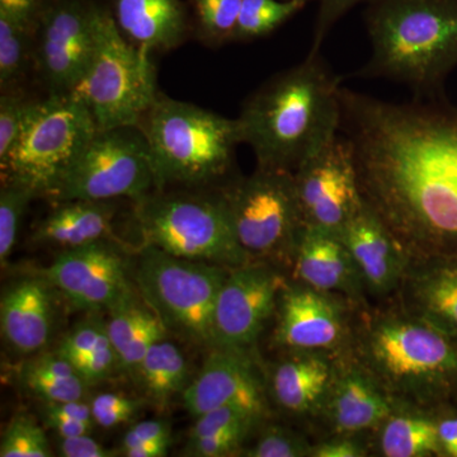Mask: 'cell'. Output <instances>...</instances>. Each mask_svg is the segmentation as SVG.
<instances>
[{
  "label": "cell",
  "mask_w": 457,
  "mask_h": 457,
  "mask_svg": "<svg viewBox=\"0 0 457 457\" xmlns=\"http://www.w3.org/2000/svg\"><path fill=\"white\" fill-rule=\"evenodd\" d=\"M363 200L411 260L457 255V108L444 99L395 104L342 88Z\"/></svg>",
  "instance_id": "6da1fadb"
},
{
  "label": "cell",
  "mask_w": 457,
  "mask_h": 457,
  "mask_svg": "<svg viewBox=\"0 0 457 457\" xmlns=\"http://www.w3.org/2000/svg\"><path fill=\"white\" fill-rule=\"evenodd\" d=\"M341 78L320 53L270 78L242 108V144L257 167L294 171L341 132Z\"/></svg>",
  "instance_id": "7a4b0ae2"
},
{
  "label": "cell",
  "mask_w": 457,
  "mask_h": 457,
  "mask_svg": "<svg viewBox=\"0 0 457 457\" xmlns=\"http://www.w3.org/2000/svg\"><path fill=\"white\" fill-rule=\"evenodd\" d=\"M347 353L396 404L433 409L457 399V343L402 306L363 315Z\"/></svg>",
  "instance_id": "3957f363"
},
{
  "label": "cell",
  "mask_w": 457,
  "mask_h": 457,
  "mask_svg": "<svg viewBox=\"0 0 457 457\" xmlns=\"http://www.w3.org/2000/svg\"><path fill=\"white\" fill-rule=\"evenodd\" d=\"M365 26L371 55L360 77L403 84L416 99H444L457 68V0H372Z\"/></svg>",
  "instance_id": "277c9868"
},
{
  "label": "cell",
  "mask_w": 457,
  "mask_h": 457,
  "mask_svg": "<svg viewBox=\"0 0 457 457\" xmlns=\"http://www.w3.org/2000/svg\"><path fill=\"white\" fill-rule=\"evenodd\" d=\"M139 128L149 144L158 189L218 183L242 144L237 119L161 95Z\"/></svg>",
  "instance_id": "5b68a950"
},
{
  "label": "cell",
  "mask_w": 457,
  "mask_h": 457,
  "mask_svg": "<svg viewBox=\"0 0 457 457\" xmlns=\"http://www.w3.org/2000/svg\"><path fill=\"white\" fill-rule=\"evenodd\" d=\"M137 203L135 219L143 245L227 269L253 262L237 242L220 189L215 194L156 189Z\"/></svg>",
  "instance_id": "8992f818"
},
{
  "label": "cell",
  "mask_w": 457,
  "mask_h": 457,
  "mask_svg": "<svg viewBox=\"0 0 457 457\" xmlns=\"http://www.w3.org/2000/svg\"><path fill=\"white\" fill-rule=\"evenodd\" d=\"M69 95L88 110L98 130L139 126L159 97L149 51L131 44L106 11L98 8L95 53Z\"/></svg>",
  "instance_id": "52a82bcc"
},
{
  "label": "cell",
  "mask_w": 457,
  "mask_h": 457,
  "mask_svg": "<svg viewBox=\"0 0 457 457\" xmlns=\"http://www.w3.org/2000/svg\"><path fill=\"white\" fill-rule=\"evenodd\" d=\"M228 270L141 245L132 275L168 333L210 350L216 302Z\"/></svg>",
  "instance_id": "ba28073f"
},
{
  "label": "cell",
  "mask_w": 457,
  "mask_h": 457,
  "mask_svg": "<svg viewBox=\"0 0 457 457\" xmlns=\"http://www.w3.org/2000/svg\"><path fill=\"white\" fill-rule=\"evenodd\" d=\"M220 189L237 242L253 262L291 266L305 222L293 171L257 167Z\"/></svg>",
  "instance_id": "9c48e42d"
},
{
  "label": "cell",
  "mask_w": 457,
  "mask_h": 457,
  "mask_svg": "<svg viewBox=\"0 0 457 457\" xmlns=\"http://www.w3.org/2000/svg\"><path fill=\"white\" fill-rule=\"evenodd\" d=\"M97 131L88 110L71 95L31 102L17 143L0 163L2 180L46 197Z\"/></svg>",
  "instance_id": "30bf717a"
},
{
  "label": "cell",
  "mask_w": 457,
  "mask_h": 457,
  "mask_svg": "<svg viewBox=\"0 0 457 457\" xmlns=\"http://www.w3.org/2000/svg\"><path fill=\"white\" fill-rule=\"evenodd\" d=\"M158 189L152 155L139 126L98 130L46 198L139 201Z\"/></svg>",
  "instance_id": "8fae6325"
},
{
  "label": "cell",
  "mask_w": 457,
  "mask_h": 457,
  "mask_svg": "<svg viewBox=\"0 0 457 457\" xmlns=\"http://www.w3.org/2000/svg\"><path fill=\"white\" fill-rule=\"evenodd\" d=\"M286 284L278 267L264 262L228 270L216 302L212 348L251 352L275 317Z\"/></svg>",
  "instance_id": "7c38bea8"
},
{
  "label": "cell",
  "mask_w": 457,
  "mask_h": 457,
  "mask_svg": "<svg viewBox=\"0 0 457 457\" xmlns=\"http://www.w3.org/2000/svg\"><path fill=\"white\" fill-rule=\"evenodd\" d=\"M306 228L339 233L363 200L350 141L338 135L294 171Z\"/></svg>",
  "instance_id": "4fadbf2b"
},
{
  "label": "cell",
  "mask_w": 457,
  "mask_h": 457,
  "mask_svg": "<svg viewBox=\"0 0 457 457\" xmlns=\"http://www.w3.org/2000/svg\"><path fill=\"white\" fill-rule=\"evenodd\" d=\"M354 303L300 282L287 281L276 312L273 342L284 351H312L343 356L350 350Z\"/></svg>",
  "instance_id": "5bb4252c"
},
{
  "label": "cell",
  "mask_w": 457,
  "mask_h": 457,
  "mask_svg": "<svg viewBox=\"0 0 457 457\" xmlns=\"http://www.w3.org/2000/svg\"><path fill=\"white\" fill-rule=\"evenodd\" d=\"M98 7L57 3L42 12L35 64L49 95H69L82 79L97 44Z\"/></svg>",
  "instance_id": "9a60e30c"
},
{
  "label": "cell",
  "mask_w": 457,
  "mask_h": 457,
  "mask_svg": "<svg viewBox=\"0 0 457 457\" xmlns=\"http://www.w3.org/2000/svg\"><path fill=\"white\" fill-rule=\"evenodd\" d=\"M41 275L80 311L110 312L137 295L128 264L107 242L62 249Z\"/></svg>",
  "instance_id": "2e32d148"
},
{
  "label": "cell",
  "mask_w": 457,
  "mask_h": 457,
  "mask_svg": "<svg viewBox=\"0 0 457 457\" xmlns=\"http://www.w3.org/2000/svg\"><path fill=\"white\" fill-rule=\"evenodd\" d=\"M203 368L182 394L192 417L222 407H240L263 417L267 385L255 369L251 352L210 348Z\"/></svg>",
  "instance_id": "e0dca14e"
},
{
  "label": "cell",
  "mask_w": 457,
  "mask_h": 457,
  "mask_svg": "<svg viewBox=\"0 0 457 457\" xmlns=\"http://www.w3.org/2000/svg\"><path fill=\"white\" fill-rule=\"evenodd\" d=\"M338 236L353 258L366 293L376 297L398 293L411 258L368 204L363 203Z\"/></svg>",
  "instance_id": "ac0fdd59"
},
{
  "label": "cell",
  "mask_w": 457,
  "mask_h": 457,
  "mask_svg": "<svg viewBox=\"0 0 457 457\" xmlns=\"http://www.w3.org/2000/svg\"><path fill=\"white\" fill-rule=\"evenodd\" d=\"M396 405L374 376L345 353L339 356L320 418L332 435H362L376 431Z\"/></svg>",
  "instance_id": "d6986e66"
},
{
  "label": "cell",
  "mask_w": 457,
  "mask_h": 457,
  "mask_svg": "<svg viewBox=\"0 0 457 457\" xmlns=\"http://www.w3.org/2000/svg\"><path fill=\"white\" fill-rule=\"evenodd\" d=\"M54 290L41 275L18 279L3 291L0 329L14 353L35 356L49 345L56 317Z\"/></svg>",
  "instance_id": "ffe728a7"
},
{
  "label": "cell",
  "mask_w": 457,
  "mask_h": 457,
  "mask_svg": "<svg viewBox=\"0 0 457 457\" xmlns=\"http://www.w3.org/2000/svg\"><path fill=\"white\" fill-rule=\"evenodd\" d=\"M338 359L326 352L286 351L270 370L267 392L290 416L320 417L336 378Z\"/></svg>",
  "instance_id": "44dd1931"
},
{
  "label": "cell",
  "mask_w": 457,
  "mask_h": 457,
  "mask_svg": "<svg viewBox=\"0 0 457 457\" xmlns=\"http://www.w3.org/2000/svg\"><path fill=\"white\" fill-rule=\"evenodd\" d=\"M293 281L363 302L365 286L347 246L337 233L303 228L290 266Z\"/></svg>",
  "instance_id": "7402d4cb"
},
{
  "label": "cell",
  "mask_w": 457,
  "mask_h": 457,
  "mask_svg": "<svg viewBox=\"0 0 457 457\" xmlns=\"http://www.w3.org/2000/svg\"><path fill=\"white\" fill-rule=\"evenodd\" d=\"M398 293L404 311L457 343V255L411 260Z\"/></svg>",
  "instance_id": "603a6c76"
},
{
  "label": "cell",
  "mask_w": 457,
  "mask_h": 457,
  "mask_svg": "<svg viewBox=\"0 0 457 457\" xmlns=\"http://www.w3.org/2000/svg\"><path fill=\"white\" fill-rule=\"evenodd\" d=\"M113 201L73 200L56 203L32 233L36 245L62 249L107 242L112 236Z\"/></svg>",
  "instance_id": "cb8c5ba5"
},
{
  "label": "cell",
  "mask_w": 457,
  "mask_h": 457,
  "mask_svg": "<svg viewBox=\"0 0 457 457\" xmlns=\"http://www.w3.org/2000/svg\"><path fill=\"white\" fill-rule=\"evenodd\" d=\"M113 18L131 44L149 53L174 49L185 38L179 0H114Z\"/></svg>",
  "instance_id": "d4e9b609"
},
{
  "label": "cell",
  "mask_w": 457,
  "mask_h": 457,
  "mask_svg": "<svg viewBox=\"0 0 457 457\" xmlns=\"http://www.w3.org/2000/svg\"><path fill=\"white\" fill-rule=\"evenodd\" d=\"M108 312L107 332L119 357L120 370L135 378L147 351L168 337L167 328L137 294Z\"/></svg>",
  "instance_id": "484cf974"
},
{
  "label": "cell",
  "mask_w": 457,
  "mask_h": 457,
  "mask_svg": "<svg viewBox=\"0 0 457 457\" xmlns=\"http://www.w3.org/2000/svg\"><path fill=\"white\" fill-rule=\"evenodd\" d=\"M437 409L398 404L378 427V447L385 457L442 456Z\"/></svg>",
  "instance_id": "4316f807"
},
{
  "label": "cell",
  "mask_w": 457,
  "mask_h": 457,
  "mask_svg": "<svg viewBox=\"0 0 457 457\" xmlns=\"http://www.w3.org/2000/svg\"><path fill=\"white\" fill-rule=\"evenodd\" d=\"M188 378V361L168 337L152 345L135 375L146 399L159 409L167 408L176 396H182Z\"/></svg>",
  "instance_id": "83f0119b"
},
{
  "label": "cell",
  "mask_w": 457,
  "mask_h": 457,
  "mask_svg": "<svg viewBox=\"0 0 457 457\" xmlns=\"http://www.w3.org/2000/svg\"><path fill=\"white\" fill-rule=\"evenodd\" d=\"M21 383L42 403H68L86 399L89 385L59 352L41 353L21 369Z\"/></svg>",
  "instance_id": "f1b7e54d"
},
{
  "label": "cell",
  "mask_w": 457,
  "mask_h": 457,
  "mask_svg": "<svg viewBox=\"0 0 457 457\" xmlns=\"http://www.w3.org/2000/svg\"><path fill=\"white\" fill-rule=\"evenodd\" d=\"M312 0H243L234 41L266 37L299 14Z\"/></svg>",
  "instance_id": "f546056e"
},
{
  "label": "cell",
  "mask_w": 457,
  "mask_h": 457,
  "mask_svg": "<svg viewBox=\"0 0 457 457\" xmlns=\"http://www.w3.org/2000/svg\"><path fill=\"white\" fill-rule=\"evenodd\" d=\"M29 27L20 25L8 17L0 16V87L4 90L16 89L35 62V41Z\"/></svg>",
  "instance_id": "4dcf8cb0"
},
{
  "label": "cell",
  "mask_w": 457,
  "mask_h": 457,
  "mask_svg": "<svg viewBox=\"0 0 457 457\" xmlns=\"http://www.w3.org/2000/svg\"><path fill=\"white\" fill-rule=\"evenodd\" d=\"M37 197L35 191L26 186L9 180H2L0 189V262L5 266L14 245L27 207L33 198Z\"/></svg>",
  "instance_id": "1f68e13d"
},
{
  "label": "cell",
  "mask_w": 457,
  "mask_h": 457,
  "mask_svg": "<svg viewBox=\"0 0 457 457\" xmlns=\"http://www.w3.org/2000/svg\"><path fill=\"white\" fill-rule=\"evenodd\" d=\"M243 0H195L198 25L204 40L222 45L236 40Z\"/></svg>",
  "instance_id": "d6a6232c"
},
{
  "label": "cell",
  "mask_w": 457,
  "mask_h": 457,
  "mask_svg": "<svg viewBox=\"0 0 457 457\" xmlns=\"http://www.w3.org/2000/svg\"><path fill=\"white\" fill-rule=\"evenodd\" d=\"M46 433L29 416H16L3 433L0 444L2 457L53 456Z\"/></svg>",
  "instance_id": "836d02e7"
},
{
  "label": "cell",
  "mask_w": 457,
  "mask_h": 457,
  "mask_svg": "<svg viewBox=\"0 0 457 457\" xmlns=\"http://www.w3.org/2000/svg\"><path fill=\"white\" fill-rule=\"evenodd\" d=\"M42 416L45 423L60 437L90 435L96 425L92 405L86 399L68 403H44Z\"/></svg>",
  "instance_id": "e575fe53"
},
{
  "label": "cell",
  "mask_w": 457,
  "mask_h": 457,
  "mask_svg": "<svg viewBox=\"0 0 457 457\" xmlns=\"http://www.w3.org/2000/svg\"><path fill=\"white\" fill-rule=\"evenodd\" d=\"M312 445L302 433L282 426L267 427L255 444L243 450L246 457H311Z\"/></svg>",
  "instance_id": "d590c367"
},
{
  "label": "cell",
  "mask_w": 457,
  "mask_h": 457,
  "mask_svg": "<svg viewBox=\"0 0 457 457\" xmlns=\"http://www.w3.org/2000/svg\"><path fill=\"white\" fill-rule=\"evenodd\" d=\"M263 420L253 411L240 407H222L206 411L196 417V422L189 431L188 438L212 437L222 433L249 429L253 431L255 426Z\"/></svg>",
  "instance_id": "8d00e7d4"
},
{
  "label": "cell",
  "mask_w": 457,
  "mask_h": 457,
  "mask_svg": "<svg viewBox=\"0 0 457 457\" xmlns=\"http://www.w3.org/2000/svg\"><path fill=\"white\" fill-rule=\"evenodd\" d=\"M31 101H27L16 89L4 90L0 97V163L4 162L13 149L22 131L27 110Z\"/></svg>",
  "instance_id": "74e56055"
},
{
  "label": "cell",
  "mask_w": 457,
  "mask_h": 457,
  "mask_svg": "<svg viewBox=\"0 0 457 457\" xmlns=\"http://www.w3.org/2000/svg\"><path fill=\"white\" fill-rule=\"evenodd\" d=\"M106 330L107 324L104 319H86L66 333L56 351L77 370Z\"/></svg>",
  "instance_id": "f35d334b"
},
{
  "label": "cell",
  "mask_w": 457,
  "mask_h": 457,
  "mask_svg": "<svg viewBox=\"0 0 457 457\" xmlns=\"http://www.w3.org/2000/svg\"><path fill=\"white\" fill-rule=\"evenodd\" d=\"M96 425L102 428H114L130 422L139 413L140 400L122 394H99L90 400Z\"/></svg>",
  "instance_id": "ab89813d"
},
{
  "label": "cell",
  "mask_w": 457,
  "mask_h": 457,
  "mask_svg": "<svg viewBox=\"0 0 457 457\" xmlns=\"http://www.w3.org/2000/svg\"><path fill=\"white\" fill-rule=\"evenodd\" d=\"M117 369L120 370L119 357L106 330L77 371L87 384L95 385L106 380Z\"/></svg>",
  "instance_id": "60d3db41"
},
{
  "label": "cell",
  "mask_w": 457,
  "mask_h": 457,
  "mask_svg": "<svg viewBox=\"0 0 457 457\" xmlns=\"http://www.w3.org/2000/svg\"><path fill=\"white\" fill-rule=\"evenodd\" d=\"M251 432L249 429H237L212 437L188 438L183 453L186 456L194 457L234 456L243 453V444Z\"/></svg>",
  "instance_id": "b9f144b4"
},
{
  "label": "cell",
  "mask_w": 457,
  "mask_h": 457,
  "mask_svg": "<svg viewBox=\"0 0 457 457\" xmlns=\"http://www.w3.org/2000/svg\"><path fill=\"white\" fill-rule=\"evenodd\" d=\"M317 2V20L314 36L309 53H320L321 46L333 27L342 20L351 9L360 4H369L372 0H315Z\"/></svg>",
  "instance_id": "7bdbcfd3"
},
{
  "label": "cell",
  "mask_w": 457,
  "mask_h": 457,
  "mask_svg": "<svg viewBox=\"0 0 457 457\" xmlns=\"http://www.w3.org/2000/svg\"><path fill=\"white\" fill-rule=\"evenodd\" d=\"M145 445H171L170 423L163 420H146L135 423L123 436L121 451L134 449Z\"/></svg>",
  "instance_id": "ee69618b"
},
{
  "label": "cell",
  "mask_w": 457,
  "mask_h": 457,
  "mask_svg": "<svg viewBox=\"0 0 457 457\" xmlns=\"http://www.w3.org/2000/svg\"><path fill=\"white\" fill-rule=\"evenodd\" d=\"M368 453L361 435H332L312 445L311 457H365Z\"/></svg>",
  "instance_id": "f6af8a7d"
},
{
  "label": "cell",
  "mask_w": 457,
  "mask_h": 457,
  "mask_svg": "<svg viewBox=\"0 0 457 457\" xmlns=\"http://www.w3.org/2000/svg\"><path fill=\"white\" fill-rule=\"evenodd\" d=\"M57 453L62 457H112L116 453L112 450L102 446L90 435L60 437Z\"/></svg>",
  "instance_id": "bcb514c9"
},
{
  "label": "cell",
  "mask_w": 457,
  "mask_h": 457,
  "mask_svg": "<svg viewBox=\"0 0 457 457\" xmlns=\"http://www.w3.org/2000/svg\"><path fill=\"white\" fill-rule=\"evenodd\" d=\"M44 0H0V16L36 29Z\"/></svg>",
  "instance_id": "7dc6e473"
},
{
  "label": "cell",
  "mask_w": 457,
  "mask_h": 457,
  "mask_svg": "<svg viewBox=\"0 0 457 457\" xmlns=\"http://www.w3.org/2000/svg\"><path fill=\"white\" fill-rule=\"evenodd\" d=\"M437 433L444 457H457V411L450 404L437 409Z\"/></svg>",
  "instance_id": "c3c4849f"
},
{
  "label": "cell",
  "mask_w": 457,
  "mask_h": 457,
  "mask_svg": "<svg viewBox=\"0 0 457 457\" xmlns=\"http://www.w3.org/2000/svg\"><path fill=\"white\" fill-rule=\"evenodd\" d=\"M170 447L167 445H145V446H137L125 451L122 455L128 457H164L168 455Z\"/></svg>",
  "instance_id": "681fc988"
}]
</instances>
